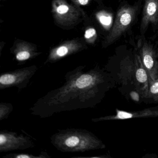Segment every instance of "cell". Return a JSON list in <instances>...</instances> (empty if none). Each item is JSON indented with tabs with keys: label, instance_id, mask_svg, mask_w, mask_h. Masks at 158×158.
Instances as JSON below:
<instances>
[{
	"label": "cell",
	"instance_id": "6da1fadb",
	"mask_svg": "<svg viewBox=\"0 0 158 158\" xmlns=\"http://www.w3.org/2000/svg\"><path fill=\"white\" fill-rule=\"evenodd\" d=\"M85 68L78 66L67 72L62 85L38 99L30 109L31 114L48 118L62 112L94 108L100 103L114 84L113 78L98 66Z\"/></svg>",
	"mask_w": 158,
	"mask_h": 158
},
{
	"label": "cell",
	"instance_id": "7a4b0ae2",
	"mask_svg": "<svg viewBox=\"0 0 158 158\" xmlns=\"http://www.w3.org/2000/svg\"><path fill=\"white\" fill-rule=\"evenodd\" d=\"M50 140L58 150L63 152H85L106 148L96 135L83 128L58 130L51 136Z\"/></svg>",
	"mask_w": 158,
	"mask_h": 158
},
{
	"label": "cell",
	"instance_id": "3957f363",
	"mask_svg": "<svg viewBox=\"0 0 158 158\" xmlns=\"http://www.w3.org/2000/svg\"><path fill=\"white\" fill-rule=\"evenodd\" d=\"M119 69L116 74L121 84L132 86L133 90L137 91L141 98L145 99L148 91L150 80L139 55H135L134 60L129 56L123 59Z\"/></svg>",
	"mask_w": 158,
	"mask_h": 158
},
{
	"label": "cell",
	"instance_id": "277c9868",
	"mask_svg": "<svg viewBox=\"0 0 158 158\" xmlns=\"http://www.w3.org/2000/svg\"><path fill=\"white\" fill-rule=\"evenodd\" d=\"M37 70L36 66H32L2 73L0 76V90L15 87L21 92L27 87Z\"/></svg>",
	"mask_w": 158,
	"mask_h": 158
},
{
	"label": "cell",
	"instance_id": "5b68a950",
	"mask_svg": "<svg viewBox=\"0 0 158 158\" xmlns=\"http://www.w3.org/2000/svg\"><path fill=\"white\" fill-rule=\"evenodd\" d=\"M137 5H123L118 9L115 21L110 35L108 42L111 43L116 41L132 25L137 15Z\"/></svg>",
	"mask_w": 158,
	"mask_h": 158
},
{
	"label": "cell",
	"instance_id": "8992f818",
	"mask_svg": "<svg viewBox=\"0 0 158 158\" xmlns=\"http://www.w3.org/2000/svg\"><path fill=\"white\" fill-rule=\"evenodd\" d=\"M35 147L31 137L26 134L18 135L16 132L0 131V152L22 150Z\"/></svg>",
	"mask_w": 158,
	"mask_h": 158
},
{
	"label": "cell",
	"instance_id": "52a82bcc",
	"mask_svg": "<svg viewBox=\"0 0 158 158\" xmlns=\"http://www.w3.org/2000/svg\"><path fill=\"white\" fill-rule=\"evenodd\" d=\"M139 55L142 64L148 75L150 83H151L156 80L158 77L157 52L151 45L147 42H144L140 47Z\"/></svg>",
	"mask_w": 158,
	"mask_h": 158
},
{
	"label": "cell",
	"instance_id": "ba28073f",
	"mask_svg": "<svg viewBox=\"0 0 158 158\" xmlns=\"http://www.w3.org/2000/svg\"><path fill=\"white\" fill-rule=\"evenodd\" d=\"M158 117V106L143 109L136 111H126L116 109L115 114L114 115H107L102 117L92 118L93 122H103V121L123 120L137 118H147V117Z\"/></svg>",
	"mask_w": 158,
	"mask_h": 158
},
{
	"label": "cell",
	"instance_id": "9c48e42d",
	"mask_svg": "<svg viewBox=\"0 0 158 158\" xmlns=\"http://www.w3.org/2000/svg\"><path fill=\"white\" fill-rule=\"evenodd\" d=\"M158 23V0H145L140 25V32L143 35L150 24Z\"/></svg>",
	"mask_w": 158,
	"mask_h": 158
},
{
	"label": "cell",
	"instance_id": "30bf717a",
	"mask_svg": "<svg viewBox=\"0 0 158 158\" xmlns=\"http://www.w3.org/2000/svg\"><path fill=\"white\" fill-rule=\"evenodd\" d=\"M4 158H50V156L46 152L41 151L38 155L27 153H12L6 154Z\"/></svg>",
	"mask_w": 158,
	"mask_h": 158
},
{
	"label": "cell",
	"instance_id": "8fae6325",
	"mask_svg": "<svg viewBox=\"0 0 158 158\" xmlns=\"http://www.w3.org/2000/svg\"><path fill=\"white\" fill-rule=\"evenodd\" d=\"M145 99L158 102V77L156 80L150 83L148 91Z\"/></svg>",
	"mask_w": 158,
	"mask_h": 158
},
{
	"label": "cell",
	"instance_id": "7c38bea8",
	"mask_svg": "<svg viewBox=\"0 0 158 158\" xmlns=\"http://www.w3.org/2000/svg\"><path fill=\"white\" fill-rule=\"evenodd\" d=\"M13 110V106L10 103L0 102V121L7 119Z\"/></svg>",
	"mask_w": 158,
	"mask_h": 158
},
{
	"label": "cell",
	"instance_id": "4fadbf2b",
	"mask_svg": "<svg viewBox=\"0 0 158 158\" xmlns=\"http://www.w3.org/2000/svg\"><path fill=\"white\" fill-rule=\"evenodd\" d=\"M31 57L30 53L27 51L20 52L16 55V58L19 61H23L28 60Z\"/></svg>",
	"mask_w": 158,
	"mask_h": 158
},
{
	"label": "cell",
	"instance_id": "5bb4252c",
	"mask_svg": "<svg viewBox=\"0 0 158 158\" xmlns=\"http://www.w3.org/2000/svg\"><path fill=\"white\" fill-rule=\"evenodd\" d=\"M129 96L131 99L135 102H139L141 98L140 94L136 90H133L129 92ZM142 99V98H141Z\"/></svg>",
	"mask_w": 158,
	"mask_h": 158
},
{
	"label": "cell",
	"instance_id": "9a60e30c",
	"mask_svg": "<svg viewBox=\"0 0 158 158\" xmlns=\"http://www.w3.org/2000/svg\"><path fill=\"white\" fill-rule=\"evenodd\" d=\"M68 53V49L66 47L63 46L60 47L56 51L57 56L59 57H62L67 55Z\"/></svg>",
	"mask_w": 158,
	"mask_h": 158
},
{
	"label": "cell",
	"instance_id": "2e32d148",
	"mask_svg": "<svg viewBox=\"0 0 158 158\" xmlns=\"http://www.w3.org/2000/svg\"><path fill=\"white\" fill-rule=\"evenodd\" d=\"M100 21L102 24L108 26L110 24L111 18L110 16H105L102 15L100 17Z\"/></svg>",
	"mask_w": 158,
	"mask_h": 158
},
{
	"label": "cell",
	"instance_id": "e0dca14e",
	"mask_svg": "<svg viewBox=\"0 0 158 158\" xmlns=\"http://www.w3.org/2000/svg\"><path fill=\"white\" fill-rule=\"evenodd\" d=\"M111 158L110 155H99L95 156H74L72 158Z\"/></svg>",
	"mask_w": 158,
	"mask_h": 158
},
{
	"label": "cell",
	"instance_id": "ac0fdd59",
	"mask_svg": "<svg viewBox=\"0 0 158 158\" xmlns=\"http://www.w3.org/2000/svg\"><path fill=\"white\" fill-rule=\"evenodd\" d=\"M96 30L93 28H90L86 31L85 34V37L87 39L90 38L91 37L94 36L96 34Z\"/></svg>",
	"mask_w": 158,
	"mask_h": 158
},
{
	"label": "cell",
	"instance_id": "d6986e66",
	"mask_svg": "<svg viewBox=\"0 0 158 158\" xmlns=\"http://www.w3.org/2000/svg\"><path fill=\"white\" fill-rule=\"evenodd\" d=\"M68 7L66 5H61L57 9V12L59 13L62 14L66 13L68 11Z\"/></svg>",
	"mask_w": 158,
	"mask_h": 158
},
{
	"label": "cell",
	"instance_id": "ffe728a7",
	"mask_svg": "<svg viewBox=\"0 0 158 158\" xmlns=\"http://www.w3.org/2000/svg\"><path fill=\"white\" fill-rule=\"evenodd\" d=\"M80 4L83 5H85L87 4L88 2V0H78Z\"/></svg>",
	"mask_w": 158,
	"mask_h": 158
},
{
	"label": "cell",
	"instance_id": "44dd1931",
	"mask_svg": "<svg viewBox=\"0 0 158 158\" xmlns=\"http://www.w3.org/2000/svg\"><path fill=\"white\" fill-rule=\"evenodd\" d=\"M157 57H158V52H157Z\"/></svg>",
	"mask_w": 158,
	"mask_h": 158
}]
</instances>
